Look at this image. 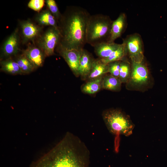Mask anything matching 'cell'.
Masks as SVG:
<instances>
[{
  "mask_svg": "<svg viewBox=\"0 0 167 167\" xmlns=\"http://www.w3.org/2000/svg\"><path fill=\"white\" fill-rule=\"evenodd\" d=\"M89 151L76 136L68 132L48 153L31 167H88Z\"/></svg>",
  "mask_w": 167,
  "mask_h": 167,
  "instance_id": "obj_1",
  "label": "cell"
},
{
  "mask_svg": "<svg viewBox=\"0 0 167 167\" xmlns=\"http://www.w3.org/2000/svg\"><path fill=\"white\" fill-rule=\"evenodd\" d=\"M90 15L82 7L67 6L58 22L60 36L59 44L69 49H84L87 43V26Z\"/></svg>",
  "mask_w": 167,
  "mask_h": 167,
  "instance_id": "obj_2",
  "label": "cell"
},
{
  "mask_svg": "<svg viewBox=\"0 0 167 167\" xmlns=\"http://www.w3.org/2000/svg\"><path fill=\"white\" fill-rule=\"evenodd\" d=\"M113 21L108 15L101 14L91 15L87 26L86 43L94 47L107 42Z\"/></svg>",
  "mask_w": 167,
  "mask_h": 167,
  "instance_id": "obj_3",
  "label": "cell"
},
{
  "mask_svg": "<svg viewBox=\"0 0 167 167\" xmlns=\"http://www.w3.org/2000/svg\"><path fill=\"white\" fill-rule=\"evenodd\" d=\"M102 117L107 129L112 134L128 136L132 133L135 125L130 117L121 110L106 109L103 111Z\"/></svg>",
  "mask_w": 167,
  "mask_h": 167,
  "instance_id": "obj_4",
  "label": "cell"
},
{
  "mask_svg": "<svg viewBox=\"0 0 167 167\" xmlns=\"http://www.w3.org/2000/svg\"><path fill=\"white\" fill-rule=\"evenodd\" d=\"M58 29L49 27L34 43L43 51L46 57L54 55L60 40Z\"/></svg>",
  "mask_w": 167,
  "mask_h": 167,
  "instance_id": "obj_5",
  "label": "cell"
},
{
  "mask_svg": "<svg viewBox=\"0 0 167 167\" xmlns=\"http://www.w3.org/2000/svg\"><path fill=\"white\" fill-rule=\"evenodd\" d=\"M131 73L127 82V88L138 89L147 85L149 80V73L146 65L141 62L131 61Z\"/></svg>",
  "mask_w": 167,
  "mask_h": 167,
  "instance_id": "obj_6",
  "label": "cell"
},
{
  "mask_svg": "<svg viewBox=\"0 0 167 167\" xmlns=\"http://www.w3.org/2000/svg\"><path fill=\"white\" fill-rule=\"evenodd\" d=\"M127 54H128L131 61L136 62H143L144 55L143 43L141 36L135 33L127 36L123 41Z\"/></svg>",
  "mask_w": 167,
  "mask_h": 167,
  "instance_id": "obj_7",
  "label": "cell"
},
{
  "mask_svg": "<svg viewBox=\"0 0 167 167\" xmlns=\"http://www.w3.org/2000/svg\"><path fill=\"white\" fill-rule=\"evenodd\" d=\"M81 50L66 49L59 44L55 49L57 52L64 59L73 73L76 77L80 76L79 62Z\"/></svg>",
  "mask_w": 167,
  "mask_h": 167,
  "instance_id": "obj_8",
  "label": "cell"
},
{
  "mask_svg": "<svg viewBox=\"0 0 167 167\" xmlns=\"http://www.w3.org/2000/svg\"><path fill=\"white\" fill-rule=\"evenodd\" d=\"M19 23L23 44L30 41L34 43L42 33L43 27L30 19L20 21Z\"/></svg>",
  "mask_w": 167,
  "mask_h": 167,
  "instance_id": "obj_9",
  "label": "cell"
},
{
  "mask_svg": "<svg viewBox=\"0 0 167 167\" xmlns=\"http://www.w3.org/2000/svg\"><path fill=\"white\" fill-rule=\"evenodd\" d=\"M20 40L19 29L16 28L2 44L1 50L0 60L12 58L18 54L20 50Z\"/></svg>",
  "mask_w": 167,
  "mask_h": 167,
  "instance_id": "obj_10",
  "label": "cell"
},
{
  "mask_svg": "<svg viewBox=\"0 0 167 167\" xmlns=\"http://www.w3.org/2000/svg\"><path fill=\"white\" fill-rule=\"evenodd\" d=\"M22 53L32 63L36 69L42 66L46 56L42 50L34 43L28 44Z\"/></svg>",
  "mask_w": 167,
  "mask_h": 167,
  "instance_id": "obj_11",
  "label": "cell"
},
{
  "mask_svg": "<svg viewBox=\"0 0 167 167\" xmlns=\"http://www.w3.org/2000/svg\"><path fill=\"white\" fill-rule=\"evenodd\" d=\"M95 60L89 51L84 49L81 50L79 62L80 76L83 80H86L89 74Z\"/></svg>",
  "mask_w": 167,
  "mask_h": 167,
  "instance_id": "obj_12",
  "label": "cell"
},
{
  "mask_svg": "<svg viewBox=\"0 0 167 167\" xmlns=\"http://www.w3.org/2000/svg\"><path fill=\"white\" fill-rule=\"evenodd\" d=\"M126 15L124 13H121L116 19L113 21L110 36L107 42H114L116 39L120 37L126 28Z\"/></svg>",
  "mask_w": 167,
  "mask_h": 167,
  "instance_id": "obj_13",
  "label": "cell"
},
{
  "mask_svg": "<svg viewBox=\"0 0 167 167\" xmlns=\"http://www.w3.org/2000/svg\"><path fill=\"white\" fill-rule=\"evenodd\" d=\"M108 73V65L103 62L100 59H95L92 67L86 80L87 81L103 77Z\"/></svg>",
  "mask_w": 167,
  "mask_h": 167,
  "instance_id": "obj_14",
  "label": "cell"
},
{
  "mask_svg": "<svg viewBox=\"0 0 167 167\" xmlns=\"http://www.w3.org/2000/svg\"><path fill=\"white\" fill-rule=\"evenodd\" d=\"M35 19L37 24L41 27L48 26L58 29L56 19L47 9L38 12Z\"/></svg>",
  "mask_w": 167,
  "mask_h": 167,
  "instance_id": "obj_15",
  "label": "cell"
},
{
  "mask_svg": "<svg viewBox=\"0 0 167 167\" xmlns=\"http://www.w3.org/2000/svg\"><path fill=\"white\" fill-rule=\"evenodd\" d=\"M121 44L114 42H105L100 43L94 47V51L98 58L102 59L109 57L118 49Z\"/></svg>",
  "mask_w": 167,
  "mask_h": 167,
  "instance_id": "obj_16",
  "label": "cell"
},
{
  "mask_svg": "<svg viewBox=\"0 0 167 167\" xmlns=\"http://www.w3.org/2000/svg\"><path fill=\"white\" fill-rule=\"evenodd\" d=\"M0 71L12 75L22 73L17 63L12 58L0 60Z\"/></svg>",
  "mask_w": 167,
  "mask_h": 167,
  "instance_id": "obj_17",
  "label": "cell"
},
{
  "mask_svg": "<svg viewBox=\"0 0 167 167\" xmlns=\"http://www.w3.org/2000/svg\"><path fill=\"white\" fill-rule=\"evenodd\" d=\"M103 77L87 81L82 85L81 87V91L84 93L90 95L98 92L102 88Z\"/></svg>",
  "mask_w": 167,
  "mask_h": 167,
  "instance_id": "obj_18",
  "label": "cell"
},
{
  "mask_svg": "<svg viewBox=\"0 0 167 167\" xmlns=\"http://www.w3.org/2000/svg\"><path fill=\"white\" fill-rule=\"evenodd\" d=\"M15 57L14 59L19 65L23 75L29 74L36 69L33 65L23 53Z\"/></svg>",
  "mask_w": 167,
  "mask_h": 167,
  "instance_id": "obj_19",
  "label": "cell"
},
{
  "mask_svg": "<svg viewBox=\"0 0 167 167\" xmlns=\"http://www.w3.org/2000/svg\"><path fill=\"white\" fill-rule=\"evenodd\" d=\"M122 83L118 78L110 75L104 76L103 78L102 88L112 91L120 90Z\"/></svg>",
  "mask_w": 167,
  "mask_h": 167,
  "instance_id": "obj_20",
  "label": "cell"
},
{
  "mask_svg": "<svg viewBox=\"0 0 167 167\" xmlns=\"http://www.w3.org/2000/svg\"><path fill=\"white\" fill-rule=\"evenodd\" d=\"M127 54L125 44L123 43L118 49L113 51L109 57L100 59L104 63L108 64L113 62L123 60L124 57Z\"/></svg>",
  "mask_w": 167,
  "mask_h": 167,
  "instance_id": "obj_21",
  "label": "cell"
},
{
  "mask_svg": "<svg viewBox=\"0 0 167 167\" xmlns=\"http://www.w3.org/2000/svg\"><path fill=\"white\" fill-rule=\"evenodd\" d=\"M131 67L128 61L123 60L121 61L118 78L122 83L128 82L130 77Z\"/></svg>",
  "mask_w": 167,
  "mask_h": 167,
  "instance_id": "obj_22",
  "label": "cell"
},
{
  "mask_svg": "<svg viewBox=\"0 0 167 167\" xmlns=\"http://www.w3.org/2000/svg\"><path fill=\"white\" fill-rule=\"evenodd\" d=\"M45 2L47 9L55 18L58 22L60 20L62 14L60 12L56 2L54 0H46Z\"/></svg>",
  "mask_w": 167,
  "mask_h": 167,
  "instance_id": "obj_23",
  "label": "cell"
},
{
  "mask_svg": "<svg viewBox=\"0 0 167 167\" xmlns=\"http://www.w3.org/2000/svg\"><path fill=\"white\" fill-rule=\"evenodd\" d=\"M121 61H116L108 64V73L110 75L117 78L119 76Z\"/></svg>",
  "mask_w": 167,
  "mask_h": 167,
  "instance_id": "obj_24",
  "label": "cell"
},
{
  "mask_svg": "<svg viewBox=\"0 0 167 167\" xmlns=\"http://www.w3.org/2000/svg\"><path fill=\"white\" fill-rule=\"evenodd\" d=\"M45 3L44 0H31L28 3V6L38 13L43 7Z\"/></svg>",
  "mask_w": 167,
  "mask_h": 167,
  "instance_id": "obj_25",
  "label": "cell"
}]
</instances>
